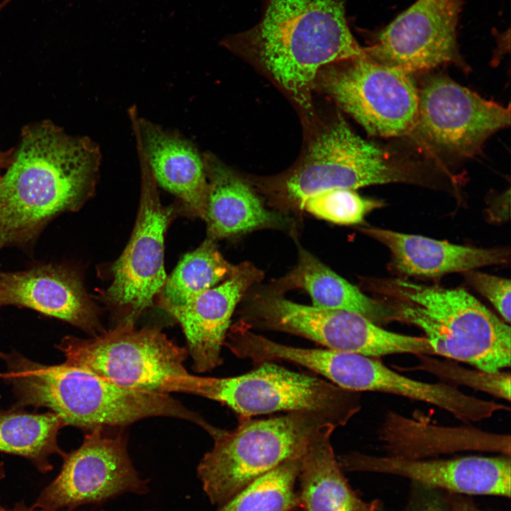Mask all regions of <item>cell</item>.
Masks as SVG:
<instances>
[{
	"label": "cell",
	"mask_w": 511,
	"mask_h": 511,
	"mask_svg": "<svg viewBox=\"0 0 511 511\" xmlns=\"http://www.w3.org/2000/svg\"><path fill=\"white\" fill-rule=\"evenodd\" d=\"M346 1L265 0L260 21L221 45L264 74L308 121L316 114L312 97L319 72L366 55L348 26Z\"/></svg>",
	"instance_id": "obj_1"
},
{
	"label": "cell",
	"mask_w": 511,
	"mask_h": 511,
	"mask_svg": "<svg viewBox=\"0 0 511 511\" xmlns=\"http://www.w3.org/2000/svg\"><path fill=\"white\" fill-rule=\"evenodd\" d=\"M101 160L88 137L48 121L26 126L0 175V248L26 244L56 216L78 210L94 192Z\"/></svg>",
	"instance_id": "obj_2"
},
{
	"label": "cell",
	"mask_w": 511,
	"mask_h": 511,
	"mask_svg": "<svg viewBox=\"0 0 511 511\" xmlns=\"http://www.w3.org/2000/svg\"><path fill=\"white\" fill-rule=\"evenodd\" d=\"M18 405L47 407L65 426L92 429L124 427L143 419L168 417L204 427L207 421L169 393L115 385L87 370L63 363L45 366L18 353L1 354Z\"/></svg>",
	"instance_id": "obj_3"
},
{
	"label": "cell",
	"mask_w": 511,
	"mask_h": 511,
	"mask_svg": "<svg viewBox=\"0 0 511 511\" xmlns=\"http://www.w3.org/2000/svg\"><path fill=\"white\" fill-rule=\"evenodd\" d=\"M305 126V147L295 163L278 175L251 182L282 212L302 211L309 197L330 189L420 182L409 165L357 135L339 113L324 119L316 114Z\"/></svg>",
	"instance_id": "obj_4"
},
{
	"label": "cell",
	"mask_w": 511,
	"mask_h": 511,
	"mask_svg": "<svg viewBox=\"0 0 511 511\" xmlns=\"http://www.w3.org/2000/svg\"><path fill=\"white\" fill-rule=\"evenodd\" d=\"M370 285L388 297L392 321L413 324L424 332L433 354L490 373L510 366L509 324L463 289L400 278L374 280Z\"/></svg>",
	"instance_id": "obj_5"
},
{
	"label": "cell",
	"mask_w": 511,
	"mask_h": 511,
	"mask_svg": "<svg viewBox=\"0 0 511 511\" xmlns=\"http://www.w3.org/2000/svg\"><path fill=\"white\" fill-rule=\"evenodd\" d=\"M338 424L322 414L290 412L262 419L240 417L231 430L215 427L213 441L197 466V476L211 503L223 505L255 479L302 454L326 425Z\"/></svg>",
	"instance_id": "obj_6"
},
{
	"label": "cell",
	"mask_w": 511,
	"mask_h": 511,
	"mask_svg": "<svg viewBox=\"0 0 511 511\" xmlns=\"http://www.w3.org/2000/svg\"><path fill=\"white\" fill-rule=\"evenodd\" d=\"M234 377L212 378L190 373L167 382L163 392H185L226 405L240 417L280 411L309 412L344 426L361 408L357 392L317 377L294 372L273 361Z\"/></svg>",
	"instance_id": "obj_7"
},
{
	"label": "cell",
	"mask_w": 511,
	"mask_h": 511,
	"mask_svg": "<svg viewBox=\"0 0 511 511\" xmlns=\"http://www.w3.org/2000/svg\"><path fill=\"white\" fill-rule=\"evenodd\" d=\"M240 315L251 329L291 334L333 350L372 358L433 355L425 337L390 331L355 312L298 304L271 291L249 301Z\"/></svg>",
	"instance_id": "obj_8"
},
{
	"label": "cell",
	"mask_w": 511,
	"mask_h": 511,
	"mask_svg": "<svg viewBox=\"0 0 511 511\" xmlns=\"http://www.w3.org/2000/svg\"><path fill=\"white\" fill-rule=\"evenodd\" d=\"M314 90L335 102L370 135L408 136L416 123L418 87L412 74L366 55L324 67Z\"/></svg>",
	"instance_id": "obj_9"
},
{
	"label": "cell",
	"mask_w": 511,
	"mask_h": 511,
	"mask_svg": "<svg viewBox=\"0 0 511 511\" xmlns=\"http://www.w3.org/2000/svg\"><path fill=\"white\" fill-rule=\"evenodd\" d=\"M67 364L120 387L163 392L165 384L186 375L188 354L160 330L119 324L89 339L66 336L57 345Z\"/></svg>",
	"instance_id": "obj_10"
},
{
	"label": "cell",
	"mask_w": 511,
	"mask_h": 511,
	"mask_svg": "<svg viewBox=\"0 0 511 511\" xmlns=\"http://www.w3.org/2000/svg\"><path fill=\"white\" fill-rule=\"evenodd\" d=\"M416 123L408 136L427 152L468 158L496 131L510 125V106L483 98L444 75L418 87Z\"/></svg>",
	"instance_id": "obj_11"
},
{
	"label": "cell",
	"mask_w": 511,
	"mask_h": 511,
	"mask_svg": "<svg viewBox=\"0 0 511 511\" xmlns=\"http://www.w3.org/2000/svg\"><path fill=\"white\" fill-rule=\"evenodd\" d=\"M141 198L136 224L123 252L113 266V281L103 295L121 312L119 324H132L160 294L167 279L164 268L165 233L172 209L160 203L157 183L139 145Z\"/></svg>",
	"instance_id": "obj_12"
},
{
	"label": "cell",
	"mask_w": 511,
	"mask_h": 511,
	"mask_svg": "<svg viewBox=\"0 0 511 511\" xmlns=\"http://www.w3.org/2000/svg\"><path fill=\"white\" fill-rule=\"evenodd\" d=\"M104 428L90 429L81 446L64 456L60 473L32 508H73L127 493L148 492V480L141 478L129 457L126 438L109 435Z\"/></svg>",
	"instance_id": "obj_13"
},
{
	"label": "cell",
	"mask_w": 511,
	"mask_h": 511,
	"mask_svg": "<svg viewBox=\"0 0 511 511\" xmlns=\"http://www.w3.org/2000/svg\"><path fill=\"white\" fill-rule=\"evenodd\" d=\"M465 0H417L372 35L366 55L412 74L444 64L467 69L457 28Z\"/></svg>",
	"instance_id": "obj_14"
},
{
	"label": "cell",
	"mask_w": 511,
	"mask_h": 511,
	"mask_svg": "<svg viewBox=\"0 0 511 511\" xmlns=\"http://www.w3.org/2000/svg\"><path fill=\"white\" fill-rule=\"evenodd\" d=\"M338 461L344 471L397 476L464 495L510 498L511 463L507 455L427 459L353 452L339 456Z\"/></svg>",
	"instance_id": "obj_15"
},
{
	"label": "cell",
	"mask_w": 511,
	"mask_h": 511,
	"mask_svg": "<svg viewBox=\"0 0 511 511\" xmlns=\"http://www.w3.org/2000/svg\"><path fill=\"white\" fill-rule=\"evenodd\" d=\"M262 275L253 264L242 263L220 285L182 305L164 307L182 328L196 372H208L222 363L221 349L234 309Z\"/></svg>",
	"instance_id": "obj_16"
},
{
	"label": "cell",
	"mask_w": 511,
	"mask_h": 511,
	"mask_svg": "<svg viewBox=\"0 0 511 511\" xmlns=\"http://www.w3.org/2000/svg\"><path fill=\"white\" fill-rule=\"evenodd\" d=\"M15 305L68 322L94 336L104 331L98 310L73 270L57 265L0 273V307Z\"/></svg>",
	"instance_id": "obj_17"
},
{
	"label": "cell",
	"mask_w": 511,
	"mask_h": 511,
	"mask_svg": "<svg viewBox=\"0 0 511 511\" xmlns=\"http://www.w3.org/2000/svg\"><path fill=\"white\" fill-rule=\"evenodd\" d=\"M128 115L136 143L157 185L175 194L189 210L203 219L208 181L202 155L178 133L139 117L136 107L129 109Z\"/></svg>",
	"instance_id": "obj_18"
},
{
	"label": "cell",
	"mask_w": 511,
	"mask_h": 511,
	"mask_svg": "<svg viewBox=\"0 0 511 511\" xmlns=\"http://www.w3.org/2000/svg\"><path fill=\"white\" fill-rule=\"evenodd\" d=\"M341 387L353 391L390 393L434 405L467 422H478L508 410L504 405L466 395L454 386L429 383L402 375L379 360L348 353Z\"/></svg>",
	"instance_id": "obj_19"
},
{
	"label": "cell",
	"mask_w": 511,
	"mask_h": 511,
	"mask_svg": "<svg viewBox=\"0 0 511 511\" xmlns=\"http://www.w3.org/2000/svg\"><path fill=\"white\" fill-rule=\"evenodd\" d=\"M208 181L203 219L208 237L222 239L263 228H289L284 214L268 210L256 189L211 153L202 155Z\"/></svg>",
	"instance_id": "obj_20"
},
{
	"label": "cell",
	"mask_w": 511,
	"mask_h": 511,
	"mask_svg": "<svg viewBox=\"0 0 511 511\" xmlns=\"http://www.w3.org/2000/svg\"><path fill=\"white\" fill-rule=\"evenodd\" d=\"M361 231L389 249L392 270L404 275L436 277L466 273L480 267L505 264L510 257V251L505 248L460 246L374 227H363Z\"/></svg>",
	"instance_id": "obj_21"
},
{
	"label": "cell",
	"mask_w": 511,
	"mask_h": 511,
	"mask_svg": "<svg viewBox=\"0 0 511 511\" xmlns=\"http://www.w3.org/2000/svg\"><path fill=\"white\" fill-rule=\"evenodd\" d=\"M336 427L328 424L309 439L302 454L297 479L303 511H380L379 500L366 501L346 478L331 442Z\"/></svg>",
	"instance_id": "obj_22"
},
{
	"label": "cell",
	"mask_w": 511,
	"mask_h": 511,
	"mask_svg": "<svg viewBox=\"0 0 511 511\" xmlns=\"http://www.w3.org/2000/svg\"><path fill=\"white\" fill-rule=\"evenodd\" d=\"M273 287V292L277 293L287 290H304L310 296L312 306L316 307L355 312L375 324L391 321L390 311L384 302L366 296L302 248L299 249L296 266L278 280Z\"/></svg>",
	"instance_id": "obj_23"
},
{
	"label": "cell",
	"mask_w": 511,
	"mask_h": 511,
	"mask_svg": "<svg viewBox=\"0 0 511 511\" xmlns=\"http://www.w3.org/2000/svg\"><path fill=\"white\" fill-rule=\"evenodd\" d=\"M64 426L61 417L52 412L0 410V452L25 457L47 472L52 469L51 455H65L57 444L58 432Z\"/></svg>",
	"instance_id": "obj_24"
},
{
	"label": "cell",
	"mask_w": 511,
	"mask_h": 511,
	"mask_svg": "<svg viewBox=\"0 0 511 511\" xmlns=\"http://www.w3.org/2000/svg\"><path fill=\"white\" fill-rule=\"evenodd\" d=\"M215 241L207 238L196 250L186 254L160 293L161 306L182 305L228 279L236 266L218 251Z\"/></svg>",
	"instance_id": "obj_25"
},
{
	"label": "cell",
	"mask_w": 511,
	"mask_h": 511,
	"mask_svg": "<svg viewBox=\"0 0 511 511\" xmlns=\"http://www.w3.org/2000/svg\"><path fill=\"white\" fill-rule=\"evenodd\" d=\"M303 452L253 480L216 511L300 510L297 488Z\"/></svg>",
	"instance_id": "obj_26"
},
{
	"label": "cell",
	"mask_w": 511,
	"mask_h": 511,
	"mask_svg": "<svg viewBox=\"0 0 511 511\" xmlns=\"http://www.w3.org/2000/svg\"><path fill=\"white\" fill-rule=\"evenodd\" d=\"M383 204L381 200L361 196L355 189L334 188L309 197L302 211L335 224L354 225L362 223L369 212Z\"/></svg>",
	"instance_id": "obj_27"
},
{
	"label": "cell",
	"mask_w": 511,
	"mask_h": 511,
	"mask_svg": "<svg viewBox=\"0 0 511 511\" xmlns=\"http://www.w3.org/2000/svg\"><path fill=\"white\" fill-rule=\"evenodd\" d=\"M417 368L429 370L436 375L449 380H454L461 384L471 386L477 390L488 392L495 397L510 400V376L500 372L490 373L480 370H471L442 363L424 357Z\"/></svg>",
	"instance_id": "obj_28"
},
{
	"label": "cell",
	"mask_w": 511,
	"mask_h": 511,
	"mask_svg": "<svg viewBox=\"0 0 511 511\" xmlns=\"http://www.w3.org/2000/svg\"><path fill=\"white\" fill-rule=\"evenodd\" d=\"M468 282L495 307L506 323L511 319V283L509 279L470 270L466 272Z\"/></svg>",
	"instance_id": "obj_29"
},
{
	"label": "cell",
	"mask_w": 511,
	"mask_h": 511,
	"mask_svg": "<svg viewBox=\"0 0 511 511\" xmlns=\"http://www.w3.org/2000/svg\"><path fill=\"white\" fill-rule=\"evenodd\" d=\"M402 511H452L448 492L411 482L407 501Z\"/></svg>",
	"instance_id": "obj_30"
},
{
	"label": "cell",
	"mask_w": 511,
	"mask_h": 511,
	"mask_svg": "<svg viewBox=\"0 0 511 511\" xmlns=\"http://www.w3.org/2000/svg\"><path fill=\"white\" fill-rule=\"evenodd\" d=\"M452 511H486L478 507L468 495L448 493Z\"/></svg>",
	"instance_id": "obj_31"
},
{
	"label": "cell",
	"mask_w": 511,
	"mask_h": 511,
	"mask_svg": "<svg viewBox=\"0 0 511 511\" xmlns=\"http://www.w3.org/2000/svg\"><path fill=\"white\" fill-rule=\"evenodd\" d=\"M13 153L5 152L0 148V172L6 169L11 162Z\"/></svg>",
	"instance_id": "obj_32"
},
{
	"label": "cell",
	"mask_w": 511,
	"mask_h": 511,
	"mask_svg": "<svg viewBox=\"0 0 511 511\" xmlns=\"http://www.w3.org/2000/svg\"><path fill=\"white\" fill-rule=\"evenodd\" d=\"M13 511H55V510H40V509H33L32 507L28 508L24 505H18L15 507V508Z\"/></svg>",
	"instance_id": "obj_33"
},
{
	"label": "cell",
	"mask_w": 511,
	"mask_h": 511,
	"mask_svg": "<svg viewBox=\"0 0 511 511\" xmlns=\"http://www.w3.org/2000/svg\"><path fill=\"white\" fill-rule=\"evenodd\" d=\"M5 476L4 474V469L2 465L0 464V479L4 478Z\"/></svg>",
	"instance_id": "obj_34"
},
{
	"label": "cell",
	"mask_w": 511,
	"mask_h": 511,
	"mask_svg": "<svg viewBox=\"0 0 511 511\" xmlns=\"http://www.w3.org/2000/svg\"><path fill=\"white\" fill-rule=\"evenodd\" d=\"M0 511H11V510H9L4 508V507H2V506L1 505V504H0Z\"/></svg>",
	"instance_id": "obj_35"
},
{
	"label": "cell",
	"mask_w": 511,
	"mask_h": 511,
	"mask_svg": "<svg viewBox=\"0 0 511 511\" xmlns=\"http://www.w3.org/2000/svg\"><path fill=\"white\" fill-rule=\"evenodd\" d=\"M6 375V373H0V378H4Z\"/></svg>",
	"instance_id": "obj_36"
},
{
	"label": "cell",
	"mask_w": 511,
	"mask_h": 511,
	"mask_svg": "<svg viewBox=\"0 0 511 511\" xmlns=\"http://www.w3.org/2000/svg\"><path fill=\"white\" fill-rule=\"evenodd\" d=\"M294 511H303V510H294Z\"/></svg>",
	"instance_id": "obj_37"
}]
</instances>
